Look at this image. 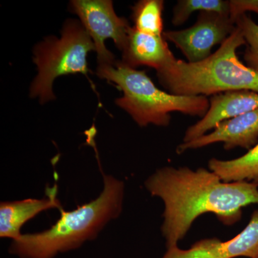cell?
Returning <instances> with one entry per match:
<instances>
[{"label":"cell","mask_w":258,"mask_h":258,"mask_svg":"<svg viewBox=\"0 0 258 258\" xmlns=\"http://www.w3.org/2000/svg\"><path fill=\"white\" fill-rule=\"evenodd\" d=\"M208 167L226 182L246 181L258 184V142L242 157L231 160L212 158Z\"/></svg>","instance_id":"obj_13"},{"label":"cell","mask_w":258,"mask_h":258,"mask_svg":"<svg viewBox=\"0 0 258 258\" xmlns=\"http://www.w3.org/2000/svg\"><path fill=\"white\" fill-rule=\"evenodd\" d=\"M235 28L230 15L201 12L192 26L164 31L163 37L182 52L186 62H198L208 58L213 47L221 45Z\"/></svg>","instance_id":"obj_7"},{"label":"cell","mask_w":258,"mask_h":258,"mask_svg":"<svg viewBox=\"0 0 258 258\" xmlns=\"http://www.w3.org/2000/svg\"><path fill=\"white\" fill-rule=\"evenodd\" d=\"M175 58L163 36L147 35L133 27L129 29L120 60L125 66L134 69L148 66L159 71Z\"/></svg>","instance_id":"obj_11"},{"label":"cell","mask_w":258,"mask_h":258,"mask_svg":"<svg viewBox=\"0 0 258 258\" xmlns=\"http://www.w3.org/2000/svg\"><path fill=\"white\" fill-rule=\"evenodd\" d=\"M258 258V209L251 215L247 226L238 235L227 241L205 238L187 249L178 245L168 247L161 258Z\"/></svg>","instance_id":"obj_8"},{"label":"cell","mask_w":258,"mask_h":258,"mask_svg":"<svg viewBox=\"0 0 258 258\" xmlns=\"http://www.w3.org/2000/svg\"><path fill=\"white\" fill-rule=\"evenodd\" d=\"M258 142V108L235 118L224 120L210 134L182 143L176 149L181 154L190 149H198L215 143H223L225 150L240 147L249 149Z\"/></svg>","instance_id":"obj_9"},{"label":"cell","mask_w":258,"mask_h":258,"mask_svg":"<svg viewBox=\"0 0 258 258\" xmlns=\"http://www.w3.org/2000/svg\"><path fill=\"white\" fill-rule=\"evenodd\" d=\"M235 25L240 29L247 45L243 56L246 66L258 71V25L246 14L239 17Z\"/></svg>","instance_id":"obj_16"},{"label":"cell","mask_w":258,"mask_h":258,"mask_svg":"<svg viewBox=\"0 0 258 258\" xmlns=\"http://www.w3.org/2000/svg\"><path fill=\"white\" fill-rule=\"evenodd\" d=\"M163 0H141L132 8L134 29L147 35L163 36Z\"/></svg>","instance_id":"obj_14"},{"label":"cell","mask_w":258,"mask_h":258,"mask_svg":"<svg viewBox=\"0 0 258 258\" xmlns=\"http://www.w3.org/2000/svg\"><path fill=\"white\" fill-rule=\"evenodd\" d=\"M146 188L164 204L161 232L166 248L178 245L203 214L212 213L225 225L240 221L242 208L258 205V184L226 182L204 168L166 166L145 181Z\"/></svg>","instance_id":"obj_1"},{"label":"cell","mask_w":258,"mask_h":258,"mask_svg":"<svg viewBox=\"0 0 258 258\" xmlns=\"http://www.w3.org/2000/svg\"><path fill=\"white\" fill-rule=\"evenodd\" d=\"M103 184L96 200L72 211L61 209L60 219L48 230L23 234L13 240L10 253L20 258H54L96 238L108 222L119 216L124 195V184L113 176L103 175Z\"/></svg>","instance_id":"obj_2"},{"label":"cell","mask_w":258,"mask_h":258,"mask_svg":"<svg viewBox=\"0 0 258 258\" xmlns=\"http://www.w3.org/2000/svg\"><path fill=\"white\" fill-rule=\"evenodd\" d=\"M93 50H96L94 43L82 24L67 20L60 38L47 37L34 49L37 75L30 88V96L39 97L42 103L55 99L54 81L64 75L87 74V55Z\"/></svg>","instance_id":"obj_5"},{"label":"cell","mask_w":258,"mask_h":258,"mask_svg":"<svg viewBox=\"0 0 258 258\" xmlns=\"http://www.w3.org/2000/svg\"><path fill=\"white\" fill-rule=\"evenodd\" d=\"M96 74L100 79L114 83L123 92V96L115 100L117 106L142 127L167 126L173 112L203 118L210 107L208 97L178 96L161 91L145 71L132 69L120 60L113 64H98Z\"/></svg>","instance_id":"obj_4"},{"label":"cell","mask_w":258,"mask_h":258,"mask_svg":"<svg viewBox=\"0 0 258 258\" xmlns=\"http://www.w3.org/2000/svg\"><path fill=\"white\" fill-rule=\"evenodd\" d=\"M209 12L230 15V1L225 0H179L173 10L172 24L179 26L195 12Z\"/></svg>","instance_id":"obj_15"},{"label":"cell","mask_w":258,"mask_h":258,"mask_svg":"<svg viewBox=\"0 0 258 258\" xmlns=\"http://www.w3.org/2000/svg\"><path fill=\"white\" fill-rule=\"evenodd\" d=\"M246 45L236 26L216 52L198 62L174 59L157 71L159 82L168 93L178 96H214L228 91L258 93V71L240 60L237 50Z\"/></svg>","instance_id":"obj_3"},{"label":"cell","mask_w":258,"mask_h":258,"mask_svg":"<svg viewBox=\"0 0 258 258\" xmlns=\"http://www.w3.org/2000/svg\"><path fill=\"white\" fill-rule=\"evenodd\" d=\"M230 18L235 23L236 20L247 12L258 15V0H230Z\"/></svg>","instance_id":"obj_17"},{"label":"cell","mask_w":258,"mask_h":258,"mask_svg":"<svg viewBox=\"0 0 258 258\" xmlns=\"http://www.w3.org/2000/svg\"><path fill=\"white\" fill-rule=\"evenodd\" d=\"M71 7L92 39L98 64H114V55L106 48L105 40L111 39L122 51L131 28L128 20L115 14L109 0H74Z\"/></svg>","instance_id":"obj_6"},{"label":"cell","mask_w":258,"mask_h":258,"mask_svg":"<svg viewBox=\"0 0 258 258\" xmlns=\"http://www.w3.org/2000/svg\"><path fill=\"white\" fill-rule=\"evenodd\" d=\"M258 108V93L242 90L214 95L205 116L186 129L183 143L200 138L224 120Z\"/></svg>","instance_id":"obj_10"},{"label":"cell","mask_w":258,"mask_h":258,"mask_svg":"<svg viewBox=\"0 0 258 258\" xmlns=\"http://www.w3.org/2000/svg\"><path fill=\"white\" fill-rule=\"evenodd\" d=\"M47 198L26 199L20 201L4 202L0 205V236L3 238L18 240L23 234L21 228L38 214L50 209L61 210L57 200V186L47 189Z\"/></svg>","instance_id":"obj_12"}]
</instances>
